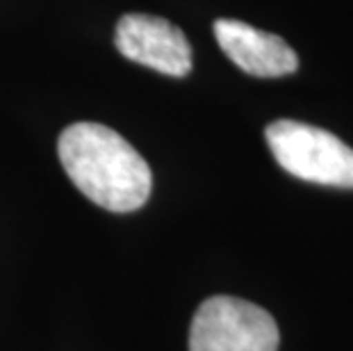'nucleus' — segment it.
Masks as SVG:
<instances>
[{"mask_svg":"<svg viewBox=\"0 0 353 351\" xmlns=\"http://www.w3.org/2000/svg\"><path fill=\"white\" fill-rule=\"evenodd\" d=\"M114 43L119 53L164 76L183 78L192 71V46L185 32L167 19L125 14L119 19Z\"/></svg>","mask_w":353,"mask_h":351,"instance_id":"obj_4","label":"nucleus"},{"mask_svg":"<svg viewBox=\"0 0 353 351\" xmlns=\"http://www.w3.org/2000/svg\"><path fill=\"white\" fill-rule=\"evenodd\" d=\"M57 155L71 183L105 210L132 212L151 197L146 160L108 126L82 121L64 128Z\"/></svg>","mask_w":353,"mask_h":351,"instance_id":"obj_1","label":"nucleus"},{"mask_svg":"<svg viewBox=\"0 0 353 351\" xmlns=\"http://www.w3.org/2000/svg\"><path fill=\"white\" fill-rule=\"evenodd\" d=\"M281 333L265 308L237 297L205 299L190 328V351H278Z\"/></svg>","mask_w":353,"mask_h":351,"instance_id":"obj_3","label":"nucleus"},{"mask_svg":"<svg viewBox=\"0 0 353 351\" xmlns=\"http://www.w3.org/2000/svg\"><path fill=\"white\" fill-rule=\"evenodd\" d=\"M267 144L288 174L307 183L353 190V148L328 130L281 119L267 126Z\"/></svg>","mask_w":353,"mask_h":351,"instance_id":"obj_2","label":"nucleus"},{"mask_svg":"<svg viewBox=\"0 0 353 351\" xmlns=\"http://www.w3.org/2000/svg\"><path fill=\"white\" fill-rule=\"evenodd\" d=\"M214 37L223 53L251 76L281 78L299 69V57L288 41L244 21L219 19L214 23Z\"/></svg>","mask_w":353,"mask_h":351,"instance_id":"obj_5","label":"nucleus"}]
</instances>
